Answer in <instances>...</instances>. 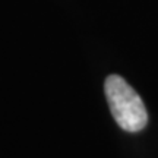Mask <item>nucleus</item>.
<instances>
[{"mask_svg":"<svg viewBox=\"0 0 158 158\" xmlns=\"http://www.w3.org/2000/svg\"><path fill=\"white\" fill-rule=\"evenodd\" d=\"M104 88L111 114L118 126L132 133L143 129L148 122V113L136 91L118 75L108 76Z\"/></svg>","mask_w":158,"mask_h":158,"instance_id":"1","label":"nucleus"}]
</instances>
